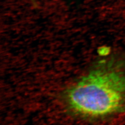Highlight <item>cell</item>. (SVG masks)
Listing matches in <instances>:
<instances>
[{
    "label": "cell",
    "mask_w": 125,
    "mask_h": 125,
    "mask_svg": "<svg viewBox=\"0 0 125 125\" xmlns=\"http://www.w3.org/2000/svg\"><path fill=\"white\" fill-rule=\"evenodd\" d=\"M67 100L73 109L85 115L116 112L125 104V76L111 69L93 71L68 91Z\"/></svg>",
    "instance_id": "1"
}]
</instances>
